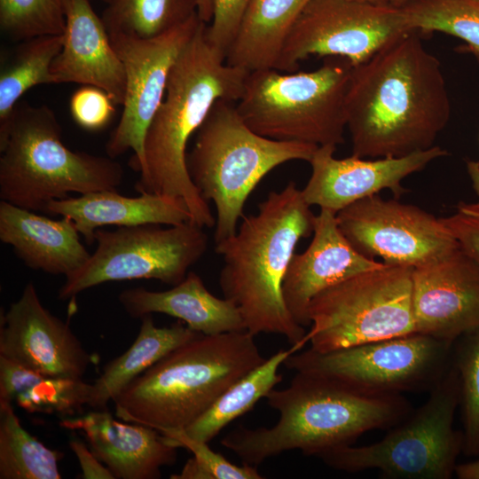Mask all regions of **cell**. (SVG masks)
I'll return each instance as SVG.
<instances>
[{
  "label": "cell",
  "mask_w": 479,
  "mask_h": 479,
  "mask_svg": "<svg viewBox=\"0 0 479 479\" xmlns=\"http://www.w3.org/2000/svg\"><path fill=\"white\" fill-rule=\"evenodd\" d=\"M160 224L98 229L97 248L77 271L66 277L59 299L75 298L92 287L111 281L157 279L175 286L205 254L204 228L187 222L167 228Z\"/></svg>",
  "instance_id": "12"
},
{
  "label": "cell",
  "mask_w": 479,
  "mask_h": 479,
  "mask_svg": "<svg viewBox=\"0 0 479 479\" xmlns=\"http://www.w3.org/2000/svg\"><path fill=\"white\" fill-rule=\"evenodd\" d=\"M351 68L340 58L310 72L250 71L236 110L253 131L265 137L336 146L344 141Z\"/></svg>",
  "instance_id": "8"
},
{
  "label": "cell",
  "mask_w": 479,
  "mask_h": 479,
  "mask_svg": "<svg viewBox=\"0 0 479 479\" xmlns=\"http://www.w3.org/2000/svg\"><path fill=\"white\" fill-rule=\"evenodd\" d=\"M250 0H213V17L207 25L209 43L226 57Z\"/></svg>",
  "instance_id": "37"
},
{
  "label": "cell",
  "mask_w": 479,
  "mask_h": 479,
  "mask_svg": "<svg viewBox=\"0 0 479 479\" xmlns=\"http://www.w3.org/2000/svg\"><path fill=\"white\" fill-rule=\"evenodd\" d=\"M43 212L70 218L87 244L95 241L98 229L107 225H177L192 222L191 213L180 198L148 192L129 197L116 190L53 200L46 204Z\"/></svg>",
  "instance_id": "23"
},
{
  "label": "cell",
  "mask_w": 479,
  "mask_h": 479,
  "mask_svg": "<svg viewBox=\"0 0 479 479\" xmlns=\"http://www.w3.org/2000/svg\"><path fill=\"white\" fill-rule=\"evenodd\" d=\"M60 427L81 431L97 458L116 479H157L176 462L177 447L158 430L119 421L103 409L61 420Z\"/></svg>",
  "instance_id": "21"
},
{
  "label": "cell",
  "mask_w": 479,
  "mask_h": 479,
  "mask_svg": "<svg viewBox=\"0 0 479 479\" xmlns=\"http://www.w3.org/2000/svg\"><path fill=\"white\" fill-rule=\"evenodd\" d=\"M413 268L389 265L357 273L310 302V331L303 343L329 352L416 333L412 312Z\"/></svg>",
  "instance_id": "10"
},
{
  "label": "cell",
  "mask_w": 479,
  "mask_h": 479,
  "mask_svg": "<svg viewBox=\"0 0 479 479\" xmlns=\"http://www.w3.org/2000/svg\"><path fill=\"white\" fill-rule=\"evenodd\" d=\"M198 15L200 19L209 24L213 17V0H198Z\"/></svg>",
  "instance_id": "42"
},
{
  "label": "cell",
  "mask_w": 479,
  "mask_h": 479,
  "mask_svg": "<svg viewBox=\"0 0 479 479\" xmlns=\"http://www.w3.org/2000/svg\"><path fill=\"white\" fill-rule=\"evenodd\" d=\"M0 153L1 200L35 212L71 192L116 190L124 176L114 159L69 149L45 105L18 103Z\"/></svg>",
  "instance_id": "6"
},
{
  "label": "cell",
  "mask_w": 479,
  "mask_h": 479,
  "mask_svg": "<svg viewBox=\"0 0 479 479\" xmlns=\"http://www.w3.org/2000/svg\"><path fill=\"white\" fill-rule=\"evenodd\" d=\"M315 218L290 181L271 192L255 214L243 216L236 233L215 247L224 263L222 293L240 309L246 331L282 335L297 351L307 332L287 308L283 281L298 241L313 233Z\"/></svg>",
  "instance_id": "3"
},
{
  "label": "cell",
  "mask_w": 479,
  "mask_h": 479,
  "mask_svg": "<svg viewBox=\"0 0 479 479\" xmlns=\"http://www.w3.org/2000/svg\"><path fill=\"white\" fill-rule=\"evenodd\" d=\"M0 356L48 376L82 378L91 355L68 324L41 302L33 282L1 313Z\"/></svg>",
  "instance_id": "17"
},
{
  "label": "cell",
  "mask_w": 479,
  "mask_h": 479,
  "mask_svg": "<svg viewBox=\"0 0 479 479\" xmlns=\"http://www.w3.org/2000/svg\"><path fill=\"white\" fill-rule=\"evenodd\" d=\"M452 363L459 381V404L463 425V451L467 457H479V330L457 339Z\"/></svg>",
  "instance_id": "32"
},
{
  "label": "cell",
  "mask_w": 479,
  "mask_h": 479,
  "mask_svg": "<svg viewBox=\"0 0 479 479\" xmlns=\"http://www.w3.org/2000/svg\"><path fill=\"white\" fill-rule=\"evenodd\" d=\"M264 360L246 330L201 334L126 386L113 400L115 415L159 432L185 428Z\"/></svg>",
  "instance_id": "5"
},
{
  "label": "cell",
  "mask_w": 479,
  "mask_h": 479,
  "mask_svg": "<svg viewBox=\"0 0 479 479\" xmlns=\"http://www.w3.org/2000/svg\"><path fill=\"white\" fill-rule=\"evenodd\" d=\"M401 7L412 30L456 36L479 54V0H410Z\"/></svg>",
  "instance_id": "31"
},
{
  "label": "cell",
  "mask_w": 479,
  "mask_h": 479,
  "mask_svg": "<svg viewBox=\"0 0 479 479\" xmlns=\"http://www.w3.org/2000/svg\"><path fill=\"white\" fill-rule=\"evenodd\" d=\"M59 459L22 427L12 403L0 402V479H60Z\"/></svg>",
  "instance_id": "29"
},
{
  "label": "cell",
  "mask_w": 479,
  "mask_h": 479,
  "mask_svg": "<svg viewBox=\"0 0 479 479\" xmlns=\"http://www.w3.org/2000/svg\"><path fill=\"white\" fill-rule=\"evenodd\" d=\"M337 224L363 255L389 265H423L459 247L433 215L374 194L336 213Z\"/></svg>",
  "instance_id": "15"
},
{
  "label": "cell",
  "mask_w": 479,
  "mask_h": 479,
  "mask_svg": "<svg viewBox=\"0 0 479 479\" xmlns=\"http://www.w3.org/2000/svg\"><path fill=\"white\" fill-rule=\"evenodd\" d=\"M440 220L459 247L479 265V201L460 202L453 215Z\"/></svg>",
  "instance_id": "38"
},
{
  "label": "cell",
  "mask_w": 479,
  "mask_h": 479,
  "mask_svg": "<svg viewBox=\"0 0 479 479\" xmlns=\"http://www.w3.org/2000/svg\"><path fill=\"white\" fill-rule=\"evenodd\" d=\"M92 383L82 378L48 376L38 373L15 397L28 412L57 413L70 417L88 405Z\"/></svg>",
  "instance_id": "33"
},
{
  "label": "cell",
  "mask_w": 479,
  "mask_h": 479,
  "mask_svg": "<svg viewBox=\"0 0 479 479\" xmlns=\"http://www.w3.org/2000/svg\"><path fill=\"white\" fill-rule=\"evenodd\" d=\"M90 1H91V0H90ZM102 1H104V2H105L106 0H102Z\"/></svg>",
  "instance_id": "46"
},
{
  "label": "cell",
  "mask_w": 479,
  "mask_h": 479,
  "mask_svg": "<svg viewBox=\"0 0 479 479\" xmlns=\"http://www.w3.org/2000/svg\"><path fill=\"white\" fill-rule=\"evenodd\" d=\"M365 3H371L376 4H391L392 0H352Z\"/></svg>",
  "instance_id": "43"
},
{
  "label": "cell",
  "mask_w": 479,
  "mask_h": 479,
  "mask_svg": "<svg viewBox=\"0 0 479 479\" xmlns=\"http://www.w3.org/2000/svg\"><path fill=\"white\" fill-rule=\"evenodd\" d=\"M69 447L77 458L82 477L84 479H115L112 472L104 466L91 449L78 438L69 441Z\"/></svg>",
  "instance_id": "39"
},
{
  "label": "cell",
  "mask_w": 479,
  "mask_h": 479,
  "mask_svg": "<svg viewBox=\"0 0 479 479\" xmlns=\"http://www.w3.org/2000/svg\"><path fill=\"white\" fill-rule=\"evenodd\" d=\"M294 347L280 349L230 386L216 402L184 431L192 438L209 443L230 422L250 411L282 381L279 368Z\"/></svg>",
  "instance_id": "27"
},
{
  "label": "cell",
  "mask_w": 479,
  "mask_h": 479,
  "mask_svg": "<svg viewBox=\"0 0 479 479\" xmlns=\"http://www.w3.org/2000/svg\"><path fill=\"white\" fill-rule=\"evenodd\" d=\"M114 105L103 90L84 85L73 93L69 108L77 125L89 131H98L112 120L115 113Z\"/></svg>",
  "instance_id": "36"
},
{
  "label": "cell",
  "mask_w": 479,
  "mask_h": 479,
  "mask_svg": "<svg viewBox=\"0 0 479 479\" xmlns=\"http://www.w3.org/2000/svg\"><path fill=\"white\" fill-rule=\"evenodd\" d=\"M335 145L317 148L309 161L310 177L302 190L310 206H318L337 213L364 198L389 189L399 198L407 190L402 181L423 169L432 161L445 156L447 151L437 145L402 157H381L365 160L351 155L343 159L334 156Z\"/></svg>",
  "instance_id": "18"
},
{
  "label": "cell",
  "mask_w": 479,
  "mask_h": 479,
  "mask_svg": "<svg viewBox=\"0 0 479 479\" xmlns=\"http://www.w3.org/2000/svg\"><path fill=\"white\" fill-rule=\"evenodd\" d=\"M466 164L472 187L475 192L479 196V160H468Z\"/></svg>",
  "instance_id": "41"
},
{
  "label": "cell",
  "mask_w": 479,
  "mask_h": 479,
  "mask_svg": "<svg viewBox=\"0 0 479 479\" xmlns=\"http://www.w3.org/2000/svg\"><path fill=\"white\" fill-rule=\"evenodd\" d=\"M410 0H392L391 4L397 7H401L408 3Z\"/></svg>",
  "instance_id": "44"
},
{
  "label": "cell",
  "mask_w": 479,
  "mask_h": 479,
  "mask_svg": "<svg viewBox=\"0 0 479 479\" xmlns=\"http://www.w3.org/2000/svg\"><path fill=\"white\" fill-rule=\"evenodd\" d=\"M455 475L459 479H479V457L475 460L458 464Z\"/></svg>",
  "instance_id": "40"
},
{
  "label": "cell",
  "mask_w": 479,
  "mask_h": 479,
  "mask_svg": "<svg viewBox=\"0 0 479 479\" xmlns=\"http://www.w3.org/2000/svg\"><path fill=\"white\" fill-rule=\"evenodd\" d=\"M207 25L200 24L170 70L163 100L145 134L135 185L138 193L184 200L192 223L202 228L215 226L216 218L190 177L187 145L216 101L240 99L249 73L226 63L209 43Z\"/></svg>",
  "instance_id": "2"
},
{
  "label": "cell",
  "mask_w": 479,
  "mask_h": 479,
  "mask_svg": "<svg viewBox=\"0 0 479 479\" xmlns=\"http://www.w3.org/2000/svg\"><path fill=\"white\" fill-rule=\"evenodd\" d=\"M203 21L198 13L183 24L152 38L109 34L125 72V98L117 126L106 143L108 157L129 150L130 167L139 172L147 129L161 104L170 70Z\"/></svg>",
  "instance_id": "14"
},
{
  "label": "cell",
  "mask_w": 479,
  "mask_h": 479,
  "mask_svg": "<svg viewBox=\"0 0 479 479\" xmlns=\"http://www.w3.org/2000/svg\"><path fill=\"white\" fill-rule=\"evenodd\" d=\"M234 103L220 99L214 104L186 157L193 185L216 207L215 243L236 233L249 194L270 171L291 161L309 162L318 147L255 133Z\"/></svg>",
  "instance_id": "7"
},
{
  "label": "cell",
  "mask_w": 479,
  "mask_h": 479,
  "mask_svg": "<svg viewBox=\"0 0 479 479\" xmlns=\"http://www.w3.org/2000/svg\"><path fill=\"white\" fill-rule=\"evenodd\" d=\"M132 345L110 361L92 383L88 405L104 409L133 380L179 346L199 336L200 333L180 321L159 327L151 314L142 318Z\"/></svg>",
  "instance_id": "26"
},
{
  "label": "cell",
  "mask_w": 479,
  "mask_h": 479,
  "mask_svg": "<svg viewBox=\"0 0 479 479\" xmlns=\"http://www.w3.org/2000/svg\"><path fill=\"white\" fill-rule=\"evenodd\" d=\"M63 46L52 61L54 83L75 82L99 88L123 105L125 72L109 34L90 0H64Z\"/></svg>",
  "instance_id": "20"
},
{
  "label": "cell",
  "mask_w": 479,
  "mask_h": 479,
  "mask_svg": "<svg viewBox=\"0 0 479 479\" xmlns=\"http://www.w3.org/2000/svg\"><path fill=\"white\" fill-rule=\"evenodd\" d=\"M101 20L108 34L152 38L198 13V0H106Z\"/></svg>",
  "instance_id": "30"
},
{
  "label": "cell",
  "mask_w": 479,
  "mask_h": 479,
  "mask_svg": "<svg viewBox=\"0 0 479 479\" xmlns=\"http://www.w3.org/2000/svg\"><path fill=\"white\" fill-rule=\"evenodd\" d=\"M177 448L183 447L193 456L183 467L179 474L171 479H262L263 476L256 467L230 462L222 454L214 452L206 442L189 436L183 428L167 429L160 432Z\"/></svg>",
  "instance_id": "35"
},
{
  "label": "cell",
  "mask_w": 479,
  "mask_h": 479,
  "mask_svg": "<svg viewBox=\"0 0 479 479\" xmlns=\"http://www.w3.org/2000/svg\"><path fill=\"white\" fill-rule=\"evenodd\" d=\"M417 30L352 67L345 98L352 154L402 157L434 146L451 104L440 61Z\"/></svg>",
  "instance_id": "1"
},
{
  "label": "cell",
  "mask_w": 479,
  "mask_h": 479,
  "mask_svg": "<svg viewBox=\"0 0 479 479\" xmlns=\"http://www.w3.org/2000/svg\"><path fill=\"white\" fill-rule=\"evenodd\" d=\"M459 404V376L451 363L426 402L380 441L330 449L318 457L335 470L377 469L383 479H450L463 451L462 431L453 428Z\"/></svg>",
  "instance_id": "9"
},
{
  "label": "cell",
  "mask_w": 479,
  "mask_h": 479,
  "mask_svg": "<svg viewBox=\"0 0 479 479\" xmlns=\"http://www.w3.org/2000/svg\"><path fill=\"white\" fill-rule=\"evenodd\" d=\"M416 333L454 343L479 330V265L460 247L413 268Z\"/></svg>",
  "instance_id": "16"
},
{
  "label": "cell",
  "mask_w": 479,
  "mask_h": 479,
  "mask_svg": "<svg viewBox=\"0 0 479 479\" xmlns=\"http://www.w3.org/2000/svg\"><path fill=\"white\" fill-rule=\"evenodd\" d=\"M472 54L475 57L476 60L479 63V54H477V53H472Z\"/></svg>",
  "instance_id": "45"
},
{
  "label": "cell",
  "mask_w": 479,
  "mask_h": 479,
  "mask_svg": "<svg viewBox=\"0 0 479 479\" xmlns=\"http://www.w3.org/2000/svg\"><path fill=\"white\" fill-rule=\"evenodd\" d=\"M63 34L24 41L0 72V147L8 137L14 109L21 96L34 86L54 83L52 61L63 46Z\"/></svg>",
  "instance_id": "28"
},
{
  "label": "cell",
  "mask_w": 479,
  "mask_h": 479,
  "mask_svg": "<svg viewBox=\"0 0 479 479\" xmlns=\"http://www.w3.org/2000/svg\"><path fill=\"white\" fill-rule=\"evenodd\" d=\"M402 7L352 0H310L295 20L275 69L295 72L310 56L365 63L412 31Z\"/></svg>",
  "instance_id": "13"
},
{
  "label": "cell",
  "mask_w": 479,
  "mask_h": 479,
  "mask_svg": "<svg viewBox=\"0 0 479 479\" xmlns=\"http://www.w3.org/2000/svg\"><path fill=\"white\" fill-rule=\"evenodd\" d=\"M74 222L54 220L5 200L0 201V240L33 270L65 277L90 258Z\"/></svg>",
  "instance_id": "22"
},
{
  "label": "cell",
  "mask_w": 479,
  "mask_h": 479,
  "mask_svg": "<svg viewBox=\"0 0 479 479\" xmlns=\"http://www.w3.org/2000/svg\"><path fill=\"white\" fill-rule=\"evenodd\" d=\"M0 28L15 41L62 35L66 29L64 0H0Z\"/></svg>",
  "instance_id": "34"
},
{
  "label": "cell",
  "mask_w": 479,
  "mask_h": 479,
  "mask_svg": "<svg viewBox=\"0 0 479 479\" xmlns=\"http://www.w3.org/2000/svg\"><path fill=\"white\" fill-rule=\"evenodd\" d=\"M118 300L133 318L162 313L178 318L204 335L246 330L237 305L229 299L211 294L201 278L193 271H189L180 283L169 290L128 288L120 293Z\"/></svg>",
  "instance_id": "24"
},
{
  "label": "cell",
  "mask_w": 479,
  "mask_h": 479,
  "mask_svg": "<svg viewBox=\"0 0 479 479\" xmlns=\"http://www.w3.org/2000/svg\"><path fill=\"white\" fill-rule=\"evenodd\" d=\"M452 347V342L413 333L329 352L296 351L283 365L366 393L429 392L451 365Z\"/></svg>",
  "instance_id": "11"
},
{
  "label": "cell",
  "mask_w": 479,
  "mask_h": 479,
  "mask_svg": "<svg viewBox=\"0 0 479 479\" xmlns=\"http://www.w3.org/2000/svg\"><path fill=\"white\" fill-rule=\"evenodd\" d=\"M268 404L278 411L271 428H240L222 440L244 464L257 467L284 452L318 456L351 445L365 432L390 428L413 410L403 395L366 393L333 380L296 373L290 385L272 389Z\"/></svg>",
  "instance_id": "4"
},
{
  "label": "cell",
  "mask_w": 479,
  "mask_h": 479,
  "mask_svg": "<svg viewBox=\"0 0 479 479\" xmlns=\"http://www.w3.org/2000/svg\"><path fill=\"white\" fill-rule=\"evenodd\" d=\"M383 263L355 249L341 232L336 214L321 208L315 218L310 244L304 252L294 253L288 265L283 281L287 308L299 325L309 326L308 308L317 294Z\"/></svg>",
  "instance_id": "19"
},
{
  "label": "cell",
  "mask_w": 479,
  "mask_h": 479,
  "mask_svg": "<svg viewBox=\"0 0 479 479\" xmlns=\"http://www.w3.org/2000/svg\"><path fill=\"white\" fill-rule=\"evenodd\" d=\"M310 0H250L227 51V64L255 71L275 68L286 40Z\"/></svg>",
  "instance_id": "25"
}]
</instances>
